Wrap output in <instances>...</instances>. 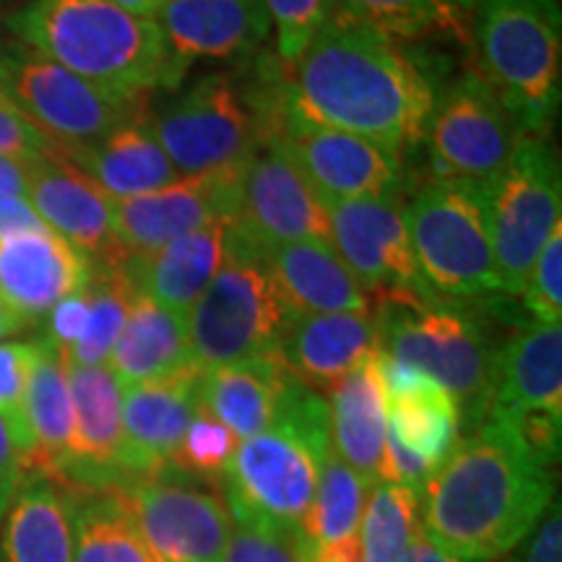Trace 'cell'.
Segmentation results:
<instances>
[{
	"mask_svg": "<svg viewBox=\"0 0 562 562\" xmlns=\"http://www.w3.org/2000/svg\"><path fill=\"white\" fill-rule=\"evenodd\" d=\"M284 112L404 154L425 140L438 89L402 40L331 16L292 66Z\"/></svg>",
	"mask_w": 562,
	"mask_h": 562,
	"instance_id": "obj_1",
	"label": "cell"
},
{
	"mask_svg": "<svg viewBox=\"0 0 562 562\" xmlns=\"http://www.w3.org/2000/svg\"><path fill=\"white\" fill-rule=\"evenodd\" d=\"M552 467L510 419L490 412L482 425L459 435L422 487V537L459 560L505 558L554 503Z\"/></svg>",
	"mask_w": 562,
	"mask_h": 562,
	"instance_id": "obj_2",
	"label": "cell"
},
{
	"mask_svg": "<svg viewBox=\"0 0 562 562\" xmlns=\"http://www.w3.org/2000/svg\"><path fill=\"white\" fill-rule=\"evenodd\" d=\"M9 24L26 47L115 94L151 97L182 79L157 21L112 0H34Z\"/></svg>",
	"mask_w": 562,
	"mask_h": 562,
	"instance_id": "obj_3",
	"label": "cell"
},
{
	"mask_svg": "<svg viewBox=\"0 0 562 562\" xmlns=\"http://www.w3.org/2000/svg\"><path fill=\"white\" fill-rule=\"evenodd\" d=\"M328 451L326 398L294 378L279 419L237 442L222 480L232 521L300 531Z\"/></svg>",
	"mask_w": 562,
	"mask_h": 562,
	"instance_id": "obj_4",
	"label": "cell"
},
{
	"mask_svg": "<svg viewBox=\"0 0 562 562\" xmlns=\"http://www.w3.org/2000/svg\"><path fill=\"white\" fill-rule=\"evenodd\" d=\"M372 311L378 349L451 393L463 432L487 419L503 347L476 307L456 300H375Z\"/></svg>",
	"mask_w": 562,
	"mask_h": 562,
	"instance_id": "obj_5",
	"label": "cell"
},
{
	"mask_svg": "<svg viewBox=\"0 0 562 562\" xmlns=\"http://www.w3.org/2000/svg\"><path fill=\"white\" fill-rule=\"evenodd\" d=\"M284 70L271 83L209 74L154 112L151 125L180 178L248 165L284 117Z\"/></svg>",
	"mask_w": 562,
	"mask_h": 562,
	"instance_id": "obj_6",
	"label": "cell"
},
{
	"mask_svg": "<svg viewBox=\"0 0 562 562\" xmlns=\"http://www.w3.org/2000/svg\"><path fill=\"white\" fill-rule=\"evenodd\" d=\"M480 76L524 136L550 138L562 91V13L558 0H474Z\"/></svg>",
	"mask_w": 562,
	"mask_h": 562,
	"instance_id": "obj_7",
	"label": "cell"
},
{
	"mask_svg": "<svg viewBox=\"0 0 562 562\" xmlns=\"http://www.w3.org/2000/svg\"><path fill=\"white\" fill-rule=\"evenodd\" d=\"M263 250L229 224L224 266L188 313V339L201 370L279 355L290 326Z\"/></svg>",
	"mask_w": 562,
	"mask_h": 562,
	"instance_id": "obj_8",
	"label": "cell"
},
{
	"mask_svg": "<svg viewBox=\"0 0 562 562\" xmlns=\"http://www.w3.org/2000/svg\"><path fill=\"white\" fill-rule=\"evenodd\" d=\"M417 269L435 300L467 302L501 292L484 188L430 180L404 206Z\"/></svg>",
	"mask_w": 562,
	"mask_h": 562,
	"instance_id": "obj_9",
	"label": "cell"
},
{
	"mask_svg": "<svg viewBox=\"0 0 562 562\" xmlns=\"http://www.w3.org/2000/svg\"><path fill=\"white\" fill-rule=\"evenodd\" d=\"M0 94L68 159L146 110L149 97H123L21 45L0 63Z\"/></svg>",
	"mask_w": 562,
	"mask_h": 562,
	"instance_id": "obj_10",
	"label": "cell"
},
{
	"mask_svg": "<svg viewBox=\"0 0 562 562\" xmlns=\"http://www.w3.org/2000/svg\"><path fill=\"white\" fill-rule=\"evenodd\" d=\"M492 256L503 294H521L539 250L562 222V172L550 138L524 136L484 188Z\"/></svg>",
	"mask_w": 562,
	"mask_h": 562,
	"instance_id": "obj_11",
	"label": "cell"
},
{
	"mask_svg": "<svg viewBox=\"0 0 562 562\" xmlns=\"http://www.w3.org/2000/svg\"><path fill=\"white\" fill-rule=\"evenodd\" d=\"M425 138L440 178L487 188L505 170L524 133L474 68L435 97Z\"/></svg>",
	"mask_w": 562,
	"mask_h": 562,
	"instance_id": "obj_12",
	"label": "cell"
},
{
	"mask_svg": "<svg viewBox=\"0 0 562 562\" xmlns=\"http://www.w3.org/2000/svg\"><path fill=\"white\" fill-rule=\"evenodd\" d=\"M117 490L151 562H224L232 516L220 487L165 469Z\"/></svg>",
	"mask_w": 562,
	"mask_h": 562,
	"instance_id": "obj_13",
	"label": "cell"
},
{
	"mask_svg": "<svg viewBox=\"0 0 562 562\" xmlns=\"http://www.w3.org/2000/svg\"><path fill=\"white\" fill-rule=\"evenodd\" d=\"M232 229L261 250L302 240L331 243L328 203L279 136L245 165Z\"/></svg>",
	"mask_w": 562,
	"mask_h": 562,
	"instance_id": "obj_14",
	"label": "cell"
},
{
	"mask_svg": "<svg viewBox=\"0 0 562 562\" xmlns=\"http://www.w3.org/2000/svg\"><path fill=\"white\" fill-rule=\"evenodd\" d=\"M326 203L334 250L372 302L435 300L417 269L398 195Z\"/></svg>",
	"mask_w": 562,
	"mask_h": 562,
	"instance_id": "obj_15",
	"label": "cell"
},
{
	"mask_svg": "<svg viewBox=\"0 0 562 562\" xmlns=\"http://www.w3.org/2000/svg\"><path fill=\"white\" fill-rule=\"evenodd\" d=\"M550 463L562 440V323H518L501 349L492 409Z\"/></svg>",
	"mask_w": 562,
	"mask_h": 562,
	"instance_id": "obj_16",
	"label": "cell"
},
{
	"mask_svg": "<svg viewBox=\"0 0 562 562\" xmlns=\"http://www.w3.org/2000/svg\"><path fill=\"white\" fill-rule=\"evenodd\" d=\"M243 167L178 178L159 191L115 201V229L125 256H149L182 235L232 220L240 201Z\"/></svg>",
	"mask_w": 562,
	"mask_h": 562,
	"instance_id": "obj_17",
	"label": "cell"
},
{
	"mask_svg": "<svg viewBox=\"0 0 562 562\" xmlns=\"http://www.w3.org/2000/svg\"><path fill=\"white\" fill-rule=\"evenodd\" d=\"M277 136L326 201L402 193V154L375 140L297 121L286 112Z\"/></svg>",
	"mask_w": 562,
	"mask_h": 562,
	"instance_id": "obj_18",
	"label": "cell"
},
{
	"mask_svg": "<svg viewBox=\"0 0 562 562\" xmlns=\"http://www.w3.org/2000/svg\"><path fill=\"white\" fill-rule=\"evenodd\" d=\"M26 201L55 235L87 258L91 269L123 266L128 258L115 229V201L68 159L58 154L34 157Z\"/></svg>",
	"mask_w": 562,
	"mask_h": 562,
	"instance_id": "obj_19",
	"label": "cell"
},
{
	"mask_svg": "<svg viewBox=\"0 0 562 562\" xmlns=\"http://www.w3.org/2000/svg\"><path fill=\"white\" fill-rule=\"evenodd\" d=\"M66 364L74 430L55 482L74 490L123 487V385L108 364Z\"/></svg>",
	"mask_w": 562,
	"mask_h": 562,
	"instance_id": "obj_20",
	"label": "cell"
},
{
	"mask_svg": "<svg viewBox=\"0 0 562 562\" xmlns=\"http://www.w3.org/2000/svg\"><path fill=\"white\" fill-rule=\"evenodd\" d=\"M203 370L188 364L159 381L123 389V446L125 484L165 472L175 448L201 406Z\"/></svg>",
	"mask_w": 562,
	"mask_h": 562,
	"instance_id": "obj_21",
	"label": "cell"
},
{
	"mask_svg": "<svg viewBox=\"0 0 562 562\" xmlns=\"http://www.w3.org/2000/svg\"><path fill=\"white\" fill-rule=\"evenodd\" d=\"M154 21L182 74L195 60L256 58L271 34L263 0H165Z\"/></svg>",
	"mask_w": 562,
	"mask_h": 562,
	"instance_id": "obj_22",
	"label": "cell"
},
{
	"mask_svg": "<svg viewBox=\"0 0 562 562\" xmlns=\"http://www.w3.org/2000/svg\"><path fill=\"white\" fill-rule=\"evenodd\" d=\"M89 277L91 263L50 227L0 240V297L26 323L45 318Z\"/></svg>",
	"mask_w": 562,
	"mask_h": 562,
	"instance_id": "obj_23",
	"label": "cell"
},
{
	"mask_svg": "<svg viewBox=\"0 0 562 562\" xmlns=\"http://www.w3.org/2000/svg\"><path fill=\"white\" fill-rule=\"evenodd\" d=\"M381 381L389 409V432L406 451L438 469L461 435V412L456 398L419 372L378 349Z\"/></svg>",
	"mask_w": 562,
	"mask_h": 562,
	"instance_id": "obj_24",
	"label": "cell"
},
{
	"mask_svg": "<svg viewBox=\"0 0 562 562\" xmlns=\"http://www.w3.org/2000/svg\"><path fill=\"white\" fill-rule=\"evenodd\" d=\"M378 351L375 311L323 313L292 318L279 360L307 389L323 393Z\"/></svg>",
	"mask_w": 562,
	"mask_h": 562,
	"instance_id": "obj_25",
	"label": "cell"
},
{
	"mask_svg": "<svg viewBox=\"0 0 562 562\" xmlns=\"http://www.w3.org/2000/svg\"><path fill=\"white\" fill-rule=\"evenodd\" d=\"M279 297L292 318L323 313L372 311V297L357 284L331 243L302 240L263 250Z\"/></svg>",
	"mask_w": 562,
	"mask_h": 562,
	"instance_id": "obj_26",
	"label": "cell"
},
{
	"mask_svg": "<svg viewBox=\"0 0 562 562\" xmlns=\"http://www.w3.org/2000/svg\"><path fill=\"white\" fill-rule=\"evenodd\" d=\"M229 224L232 220H220L178 237L149 256H128L123 269L138 292L149 294L161 307L188 318L191 307L224 266Z\"/></svg>",
	"mask_w": 562,
	"mask_h": 562,
	"instance_id": "obj_27",
	"label": "cell"
},
{
	"mask_svg": "<svg viewBox=\"0 0 562 562\" xmlns=\"http://www.w3.org/2000/svg\"><path fill=\"white\" fill-rule=\"evenodd\" d=\"M331 448L370 484L381 480L389 409L378 351L326 389Z\"/></svg>",
	"mask_w": 562,
	"mask_h": 562,
	"instance_id": "obj_28",
	"label": "cell"
},
{
	"mask_svg": "<svg viewBox=\"0 0 562 562\" xmlns=\"http://www.w3.org/2000/svg\"><path fill=\"white\" fill-rule=\"evenodd\" d=\"M294 375L279 355L203 370L201 406L237 440L269 430L279 419Z\"/></svg>",
	"mask_w": 562,
	"mask_h": 562,
	"instance_id": "obj_29",
	"label": "cell"
},
{
	"mask_svg": "<svg viewBox=\"0 0 562 562\" xmlns=\"http://www.w3.org/2000/svg\"><path fill=\"white\" fill-rule=\"evenodd\" d=\"M149 115V110L138 112L94 146L68 157V161L87 172L112 201L133 199L170 186L180 175L161 149Z\"/></svg>",
	"mask_w": 562,
	"mask_h": 562,
	"instance_id": "obj_30",
	"label": "cell"
},
{
	"mask_svg": "<svg viewBox=\"0 0 562 562\" xmlns=\"http://www.w3.org/2000/svg\"><path fill=\"white\" fill-rule=\"evenodd\" d=\"M74 409H70L66 351L50 339H34V360L24 396V432L26 451L21 459L24 474L58 476L66 459Z\"/></svg>",
	"mask_w": 562,
	"mask_h": 562,
	"instance_id": "obj_31",
	"label": "cell"
},
{
	"mask_svg": "<svg viewBox=\"0 0 562 562\" xmlns=\"http://www.w3.org/2000/svg\"><path fill=\"white\" fill-rule=\"evenodd\" d=\"M193 362L188 318L167 311L149 294L138 292L115 347L110 351L108 368L121 385L159 381Z\"/></svg>",
	"mask_w": 562,
	"mask_h": 562,
	"instance_id": "obj_32",
	"label": "cell"
},
{
	"mask_svg": "<svg viewBox=\"0 0 562 562\" xmlns=\"http://www.w3.org/2000/svg\"><path fill=\"white\" fill-rule=\"evenodd\" d=\"M0 562H74L66 490L53 476H21L0 526Z\"/></svg>",
	"mask_w": 562,
	"mask_h": 562,
	"instance_id": "obj_33",
	"label": "cell"
},
{
	"mask_svg": "<svg viewBox=\"0 0 562 562\" xmlns=\"http://www.w3.org/2000/svg\"><path fill=\"white\" fill-rule=\"evenodd\" d=\"M63 490L74 562H151L121 490Z\"/></svg>",
	"mask_w": 562,
	"mask_h": 562,
	"instance_id": "obj_34",
	"label": "cell"
},
{
	"mask_svg": "<svg viewBox=\"0 0 562 562\" xmlns=\"http://www.w3.org/2000/svg\"><path fill=\"white\" fill-rule=\"evenodd\" d=\"M474 0H334L331 16L389 34L393 40H469Z\"/></svg>",
	"mask_w": 562,
	"mask_h": 562,
	"instance_id": "obj_35",
	"label": "cell"
},
{
	"mask_svg": "<svg viewBox=\"0 0 562 562\" xmlns=\"http://www.w3.org/2000/svg\"><path fill=\"white\" fill-rule=\"evenodd\" d=\"M419 537V492L372 482L357 526L362 562H398Z\"/></svg>",
	"mask_w": 562,
	"mask_h": 562,
	"instance_id": "obj_36",
	"label": "cell"
},
{
	"mask_svg": "<svg viewBox=\"0 0 562 562\" xmlns=\"http://www.w3.org/2000/svg\"><path fill=\"white\" fill-rule=\"evenodd\" d=\"M368 490L370 482L347 467L331 448L323 459L311 508L300 524V533L311 552L357 533Z\"/></svg>",
	"mask_w": 562,
	"mask_h": 562,
	"instance_id": "obj_37",
	"label": "cell"
},
{
	"mask_svg": "<svg viewBox=\"0 0 562 562\" xmlns=\"http://www.w3.org/2000/svg\"><path fill=\"white\" fill-rule=\"evenodd\" d=\"M87 294V328H83L81 339L66 351V360L70 364L91 368V364H108L110 351L123 331L138 290L123 266H104V269H91Z\"/></svg>",
	"mask_w": 562,
	"mask_h": 562,
	"instance_id": "obj_38",
	"label": "cell"
},
{
	"mask_svg": "<svg viewBox=\"0 0 562 562\" xmlns=\"http://www.w3.org/2000/svg\"><path fill=\"white\" fill-rule=\"evenodd\" d=\"M237 440L220 419L199 406L195 417L188 425L186 435H182L180 446L175 448L167 469L188 480L211 484L220 487L232 456L237 451Z\"/></svg>",
	"mask_w": 562,
	"mask_h": 562,
	"instance_id": "obj_39",
	"label": "cell"
},
{
	"mask_svg": "<svg viewBox=\"0 0 562 562\" xmlns=\"http://www.w3.org/2000/svg\"><path fill=\"white\" fill-rule=\"evenodd\" d=\"M263 9L277 34V58L281 66H292L331 19L334 0H263Z\"/></svg>",
	"mask_w": 562,
	"mask_h": 562,
	"instance_id": "obj_40",
	"label": "cell"
},
{
	"mask_svg": "<svg viewBox=\"0 0 562 562\" xmlns=\"http://www.w3.org/2000/svg\"><path fill=\"white\" fill-rule=\"evenodd\" d=\"M521 307L533 323H562V222L547 237L526 277Z\"/></svg>",
	"mask_w": 562,
	"mask_h": 562,
	"instance_id": "obj_41",
	"label": "cell"
},
{
	"mask_svg": "<svg viewBox=\"0 0 562 562\" xmlns=\"http://www.w3.org/2000/svg\"><path fill=\"white\" fill-rule=\"evenodd\" d=\"M313 552L300 531L235 524L224 562H311Z\"/></svg>",
	"mask_w": 562,
	"mask_h": 562,
	"instance_id": "obj_42",
	"label": "cell"
},
{
	"mask_svg": "<svg viewBox=\"0 0 562 562\" xmlns=\"http://www.w3.org/2000/svg\"><path fill=\"white\" fill-rule=\"evenodd\" d=\"M34 360L32 341H0V417L9 422L19 456L24 459V396Z\"/></svg>",
	"mask_w": 562,
	"mask_h": 562,
	"instance_id": "obj_43",
	"label": "cell"
},
{
	"mask_svg": "<svg viewBox=\"0 0 562 562\" xmlns=\"http://www.w3.org/2000/svg\"><path fill=\"white\" fill-rule=\"evenodd\" d=\"M45 154H55L45 136L9 102L0 104V157L34 159Z\"/></svg>",
	"mask_w": 562,
	"mask_h": 562,
	"instance_id": "obj_44",
	"label": "cell"
},
{
	"mask_svg": "<svg viewBox=\"0 0 562 562\" xmlns=\"http://www.w3.org/2000/svg\"><path fill=\"white\" fill-rule=\"evenodd\" d=\"M45 318H47V323H45V331H42V336H45V339H50L55 347L68 351L76 341L81 339L83 328H87V318H89L87 286L79 292L68 294V297H63L58 305H55L53 311L45 315Z\"/></svg>",
	"mask_w": 562,
	"mask_h": 562,
	"instance_id": "obj_45",
	"label": "cell"
},
{
	"mask_svg": "<svg viewBox=\"0 0 562 562\" xmlns=\"http://www.w3.org/2000/svg\"><path fill=\"white\" fill-rule=\"evenodd\" d=\"M524 542L521 562H562V516L558 497Z\"/></svg>",
	"mask_w": 562,
	"mask_h": 562,
	"instance_id": "obj_46",
	"label": "cell"
},
{
	"mask_svg": "<svg viewBox=\"0 0 562 562\" xmlns=\"http://www.w3.org/2000/svg\"><path fill=\"white\" fill-rule=\"evenodd\" d=\"M21 476H24V469H21L16 440H13L9 422L0 417V526H3L5 516H9V508L13 497H16Z\"/></svg>",
	"mask_w": 562,
	"mask_h": 562,
	"instance_id": "obj_47",
	"label": "cell"
},
{
	"mask_svg": "<svg viewBox=\"0 0 562 562\" xmlns=\"http://www.w3.org/2000/svg\"><path fill=\"white\" fill-rule=\"evenodd\" d=\"M47 229V224L40 220L37 211L26 199L0 201V240L16 235H30V232Z\"/></svg>",
	"mask_w": 562,
	"mask_h": 562,
	"instance_id": "obj_48",
	"label": "cell"
},
{
	"mask_svg": "<svg viewBox=\"0 0 562 562\" xmlns=\"http://www.w3.org/2000/svg\"><path fill=\"white\" fill-rule=\"evenodd\" d=\"M32 159L0 157V201L26 199Z\"/></svg>",
	"mask_w": 562,
	"mask_h": 562,
	"instance_id": "obj_49",
	"label": "cell"
},
{
	"mask_svg": "<svg viewBox=\"0 0 562 562\" xmlns=\"http://www.w3.org/2000/svg\"><path fill=\"white\" fill-rule=\"evenodd\" d=\"M398 562H469V560L451 558V554L440 552L438 547H432L425 537H419L417 542L409 547V552H406Z\"/></svg>",
	"mask_w": 562,
	"mask_h": 562,
	"instance_id": "obj_50",
	"label": "cell"
},
{
	"mask_svg": "<svg viewBox=\"0 0 562 562\" xmlns=\"http://www.w3.org/2000/svg\"><path fill=\"white\" fill-rule=\"evenodd\" d=\"M24 328H30V323L21 318V315L9 305V302L0 297V341H5L9 336L21 334Z\"/></svg>",
	"mask_w": 562,
	"mask_h": 562,
	"instance_id": "obj_51",
	"label": "cell"
},
{
	"mask_svg": "<svg viewBox=\"0 0 562 562\" xmlns=\"http://www.w3.org/2000/svg\"><path fill=\"white\" fill-rule=\"evenodd\" d=\"M21 45H24V42L13 34L9 24V13H0V63L9 58V55L16 53Z\"/></svg>",
	"mask_w": 562,
	"mask_h": 562,
	"instance_id": "obj_52",
	"label": "cell"
},
{
	"mask_svg": "<svg viewBox=\"0 0 562 562\" xmlns=\"http://www.w3.org/2000/svg\"><path fill=\"white\" fill-rule=\"evenodd\" d=\"M115 5H121L123 11L133 13V16H144V19H154L157 11L161 9L165 0H112Z\"/></svg>",
	"mask_w": 562,
	"mask_h": 562,
	"instance_id": "obj_53",
	"label": "cell"
},
{
	"mask_svg": "<svg viewBox=\"0 0 562 562\" xmlns=\"http://www.w3.org/2000/svg\"><path fill=\"white\" fill-rule=\"evenodd\" d=\"M30 3H34V0H0V13H16Z\"/></svg>",
	"mask_w": 562,
	"mask_h": 562,
	"instance_id": "obj_54",
	"label": "cell"
},
{
	"mask_svg": "<svg viewBox=\"0 0 562 562\" xmlns=\"http://www.w3.org/2000/svg\"><path fill=\"white\" fill-rule=\"evenodd\" d=\"M0 104H5V100H3V94H0Z\"/></svg>",
	"mask_w": 562,
	"mask_h": 562,
	"instance_id": "obj_55",
	"label": "cell"
}]
</instances>
